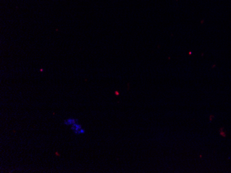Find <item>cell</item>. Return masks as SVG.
<instances>
[{"instance_id":"3","label":"cell","mask_w":231,"mask_h":173,"mask_svg":"<svg viewBox=\"0 0 231 173\" xmlns=\"http://www.w3.org/2000/svg\"><path fill=\"white\" fill-rule=\"evenodd\" d=\"M75 135H82V134H84L85 133V130H84L83 128H80L79 130H78V131H75V132H73Z\"/></svg>"},{"instance_id":"1","label":"cell","mask_w":231,"mask_h":173,"mask_svg":"<svg viewBox=\"0 0 231 173\" xmlns=\"http://www.w3.org/2000/svg\"><path fill=\"white\" fill-rule=\"evenodd\" d=\"M78 122V120L77 119H75V118H68L64 120V124H65L66 126H72L73 124H75L76 122Z\"/></svg>"},{"instance_id":"2","label":"cell","mask_w":231,"mask_h":173,"mask_svg":"<svg viewBox=\"0 0 231 173\" xmlns=\"http://www.w3.org/2000/svg\"><path fill=\"white\" fill-rule=\"evenodd\" d=\"M82 128V127L81 125H80L78 122H76L75 124H73L72 126H71V129L73 132H75V131H78V130H79L80 128Z\"/></svg>"},{"instance_id":"4","label":"cell","mask_w":231,"mask_h":173,"mask_svg":"<svg viewBox=\"0 0 231 173\" xmlns=\"http://www.w3.org/2000/svg\"><path fill=\"white\" fill-rule=\"evenodd\" d=\"M55 154H56V155H57V156H60V155H59V154H58V153H55Z\"/></svg>"}]
</instances>
